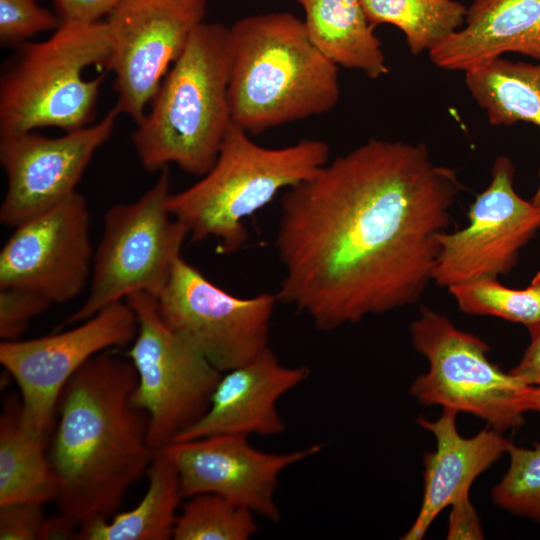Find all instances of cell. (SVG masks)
<instances>
[{
	"label": "cell",
	"mask_w": 540,
	"mask_h": 540,
	"mask_svg": "<svg viewBox=\"0 0 540 540\" xmlns=\"http://www.w3.org/2000/svg\"><path fill=\"white\" fill-rule=\"evenodd\" d=\"M145 495L133 509L78 528L79 540H168L173 538L182 497L177 470L163 450L156 451L146 472Z\"/></svg>",
	"instance_id": "7402d4cb"
},
{
	"label": "cell",
	"mask_w": 540,
	"mask_h": 540,
	"mask_svg": "<svg viewBox=\"0 0 540 540\" xmlns=\"http://www.w3.org/2000/svg\"><path fill=\"white\" fill-rule=\"evenodd\" d=\"M508 52L540 60V0H473L463 27L428 55L439 68L466 72Z\"/></svg>",
	"instance_id": "d6986e66"
},
{
	"label": "cell",
	"mask_w": 540,
	"mask_h": 540,
	"mask_svg": "<svg viewBox=\"0 0 540 540\" xmlns=\"http://www.w3.org/2000/svg\"><path fill=\"white\" fill-rule=\"evenodd\" d=\"M531 284H537L540 285V270L536 273V275L532 278Z\"/></svg>",
	"instance_id": "d590c367"
},
{
	"label": "cell",
	"mask_w": 540,
	"mask_h": 540,
	"mask_svg": "<svg viewBox=\"0 0 540 540\" xmlns=\"http://www.w3.org/2000/svg\"><path fill=\"white\" fill-rule=\"evenodd\" d=\"M457 414L453 409H443L437 420L423 416L417 419L435 437L436 448L424 455L423 499L413 525L402 537L404 540L423 539L437 516L453 503L469 498L477 477L508 453L513 444L489 426L473 437L461 436Z\"/></svg>",
	"instance_id": "ac0fdd59"
},
{
	"label": "cell",
	"mask_w": 540,
	"mask_h": 540,
	"mask_svg": "<svg viewBox=\"0 0 540 540\" xmlns=\"http://www.w3.org/2000/svg\"><path fill=\"white\" fill-rule=\"evenodd\" d=\"M228 44L231 119L250 135L328 113L339 102V67L293 14L240 19L229 27Z\"/></svg>",
	"instance_id": "3957f363"
},
{
	"label": "cell",
	"mask_w": 540,
	"mask_h": 540,
	"mask_svg": "<svg viewBox=\"0 0 540 540\" xmlns=\"http://www.w3.org/2000/svg\"><path fill=\"white\" fill-rule=\"evenodd\" d=\"M53 303L39 292L19 287L0 288V337L18 340L31 321Z\"/></svg>",
	"instance_id": "f1b7e54d"
},
{
	"label": "cell",
	"mask_w": 540,
	"mask_h": 540,
	"mask_svg": "<svg viewBox=\"0 0 540 540\" xmlns=\"http://www.w3.org/2000/svg\"><path fill=\"white\" fill-rule=\"evenodd\" d=\"M125 301L137 318L126 352L138 379L133 398L148 416V441L158 451L204 415L222 373L164 321L156 296L136 292Z\"/></svg>",
	"instance_id": "9c48e42d"
},
{
	"label": "cell",
	"mask_w": 540,
	"mask_h": 540,
	"mask_svg": "<svg viewBox=\"0 0 540 540\" xmlns=\"http://www.w3.org/2000/svg\"><path fill=\"white\" fill-rule=\"evenodd\" d=\"M137 381L128 357L104 351L71 377L60 396L49 458L59 482L58 514L76 528L118 512L156 453L148 416L134 402Z\"/></svg>",
	"instance_id": "7a4b0ae2"
},
{
	"label": "cell",
	"mask_w": 540,
	"mask_h": 540,
	"mask_svg": "<svg viewBox=\"0 0 540 540\" xmlns=\"http://www.w3.org/2000/svg\"><path fill=\"white\" fill-rule=\"evenodd\" d=\"M465 73V84L493 126L528 122L540 131V60L536 63L496 58ZM539 182L532 202L540 206Z\"/></svg>",
	"instance_id": "603a6c76"
},
{
	"label": "cell",
	"mask_w": 540,
	"mask_h": 540,
	"mask_svg": "<svg viewBox=\"0 0 540 540\" xmlns=\"http://www.w3.org/2000/svg\"><path fill=\"white\" fill-rule=\"evenodd\" d=\"M276 293L238 297L212 283L182 256L157 297L164 321L221 373L269 348Z\"/></svg>",
	"instance_id": "30bf717a"
},
{
	"label": "cell",
	"mask_w": 540,
	"mask_h": 540,
	"mask_svg": "<svg viewBox=\"0 0 540 540\" xmlns=\"http://www.w3.org/2000/svg\"><path fill=\"white\" fill-rule=\"evenodd\" d=\"M530 344L510 373L528 386H540V326L528 328Z\"/></svg>",
	"instance_id": "d6a6232c"
},
{
	"label": "cell",
	"mask_w": 540,
	"mask_h": 540,
	"mask_svg": "<svg viewBox=\"0 0 540 540\" xmlns=\"http://www.w3.org/2000/svg\"><path fill=\"white\" fill-rule=\"evenodd\" d=\"M93 258L88 204L76 191L14 227L0 251V288H26L66 303L87 285Z\"/></svg>",
	"instance_id": "9a60e30c"
},
{
	"label": "cell",
	"mask_w": 540,
	"mask_h": 540,
	"mask_svg": "<svg viewBox=\"0 0 540 540\" xmlns=\"http://www.w3.org/2000/svg\"><path fill=\"white\" fill-rule=\"evenodd\" d=\"M447 289L465 314L498 317L527 329L540 326V285L512 289L496 277H481Z\"/></svg>",
	"instance_id": "d4e9b609"
},
{
	"label": "cell",
	"mask_w": 540,
	"mask_h": 540,
	"mask_svg": "<svg viewBox=\"0 0 540 540\" xmlns=\"http://www.w3.org/2000/svg\"><path fill=\"white\" fill-rule=\"evenodd\" d=\"M208 0H120L106 17L116 107L137 124L205 20Z\"/></svg>",
	"instance_id": "7c38bea8"
},
{
	"label": "cell",
	"mask_w": 540,
	"mask_h": 540,
	"mask_svg": "<svg viewBox=\"0 0 540 540\" xmlns=\"http://www.w3.org/2000/svg\"><path fill=\"white\" fill-rule=\"evenodd\" d=\"M46 437L26 421L21 399H5L0 417V505L56 501L59 482L45 453Z\"/></svg>",
	"instance_id": "44dd1931"
},
{
	"label": "cell",
	"mask_w": 540,
	"mask_h": 540,
	"mask_svg": "<svg viewBox=\"0 0 540 540\" xmlns=\"http://www.w3.org/2000/svg\"><path fill=\"white\" fill-rule=\"evenodd\" d=\"M169 187L165 167L137 200L107 210L87 298L63 326L78 324L136 292L161 294L189 237L186 226L167 207Z\"/></svg>",
	"instance_id": "52a82bcc"
},
{
	"label": "cell",
	"mask_w": 540,
	"mask_h": 540,
	"mask_svg": "<svg viewBox=\"0 0 540 540\" xmlns=\"http://www.w3.org/2000/svg\"><path fill=\"white\" fill-rule=\"evenodd\" d=\"M75 325L51 335L0 343V363L20 390L24 417L46 438L71 377L97 354L130 345L137 334L136 314L125 300Z\"/></svg>",
	"instance_id": "8fae6325"
},
{
	"label": "cell",
	"mask_w": 540,
	"mask_h": 540,
	"mask_svg": "<svg viewBox=\"0 0 540 540\" xmlns=\"http://www.w3.org/2000/svg\"><path fill=\"white\" fill-rule=\"evenodd\" d=\"M515 168L507 156H498L491 181L477 195L468 212V225L441 234L433 281L447 287L481 277L508 274L520 250L540 230V206L514 188Z\"/></svg>",
	"instance_id": "4fadbf2b"
},
{
	"label": "cell",
	"mask_w": 540,
	"mask_h": 540,
	"mask_svg": "<svg viewBox=\"0 0 540 540\" xmlns=\"http://www.w3.org/2000/svg\"><path fill=\"white\" fill-rule=\"evenodd\" d=\"M44 505L37 502L0 505V539L42 540L47 520Z\"/></svg>",
	"instance_id": "f546056e"
},
{
	"label": "cell",
	"mask_w": 540,
	"mask_h": 540,
	"mask_svg": "<svg viewBox=\"0 0 540 540\" xmlns=\"http://www.w3.org/2000/svg\"><path fill=\"white\" fill-rule=\"evenodd\" d=\"M174 526V540H248L258 530L255 514L215 494L188 498Z\"/></svg>",
	"instance_id": "484cf974"
},
{
	"label": "cell",
	"mask_w": 540,
	"mask_h": 540,
	"mask_svg": "<svg viewBox=\"0 0 540 540\" xmlns=\"http://www.w3.org/2000/svg\"><path fill=\"white\" fill-rule=\"evenodd\" d=\"M527 404L529 411L540 412V386H529L527 390Z\"/></svg>",
	"instance_id": "e575fe53"
},
{
	"label": "cell",
	"mask_w": 540,
	"mask_h": 540,
	"mask_svg": "<svg viewBox=\"0 0 540 540\" xmlns=\"http://www.w3.org/2000/svg\"><path fill=\"white\" fill-rule=\"evenodd\" d=\"M120 0H53L61 22H96L107 17Z\"/></svg>",
	"instance_id": "4dcf8cb0"
},
{
	"label": "cell",
	"mask_w": 540,
	"mask_h": 540,
	"mask_svg": "<svg viewBox=\"0 0 540 540\" xmlns=\"http://www.w3.org/2000/svg\"><path fill=\"white\" fill-rule=\"evenodd\" d=\"M329 154L320 139L261 146L232 123L209 171L190 187L170 193L167 207L186 226L191 241L215 238L220 252L232 253L247 239L244 220L312 176Z\"/></svg>",
	"instance_id": "5b68a950"
},
{
	"label": "cell",
	"mask_w": 540,
	"mask_h": 540,
	"mask_svg": "<svg viewBox=\"0 0 540 540\" xmlns=\"http://www.w3.org/2000/svg\"><path fill=\"white\" fill-rule=\"evenodd\" d=\"M15 48L0 78V135L92 124L104 73L85 79L84 71L106 67V20L61 22L49 38Z\"/></svg>",
	"instance_id": "8992f818"
},
{
	"label": "cell",
	"mask_w": 540,
	"mask_h": 540,
	"mask_svg": "<svg viewBox=\"0 0 540 540\" xmlns=\"http://www.w3.org/2000/svg\"><path fill=\"white\" fill-rule=\"evenodd\" d=\"M450 507L447 539L483 538L479 517L470 501V497L461 499Z\"/></svg>",
	"instance_id": "1f68e13d"
},
{
	"label": "cell",
	"mask_w": 540,
	"mask_h": 540,
	"mask_svg": "<svg viewBox=\"0 0 540 540\" xmlns=\"http://www.w3.org/2000/svg\"><path fill=\"white\" fill-rule=\"evenodd\" d=\"M370 24H392L405 35L414 55L429 52L460 29L467 9L455 0H361Z\"/></svg>",
	"instance_id": "cb8c5ba5"
},
{
	"label": "cell",
	"mask_w": 540,
	"mask_h": 540,
	"mask_svg": "<svg viewBox=\"0 0 540 540\" xmlns=\"http://www.w3.org/2000/svg\"><path fill=\"white\" fill-rule=\"evenodd\" d=\"M321 449V444H315L287 453H267L253 447L246 436L213 435L172 442L162 450L177 470L183 498L219 495L278 523L281 513L275 492L280 475Z\"/></svg>",
	"instance_id": "2e32d148"
},
{
	"label": "cell",
	"mask_w": 540,
	"mask_h": 540,
	"mask_svg": "<svg viewBox=\"0 0 540 540\" xmlns=\"http://www.w3.org/2000/svg\"><path fill=\"white\" fill-rule=\"evenodd\" d=\"M463 185L427 147L370 139L282 195L278 302L334 330L417 303Z\"/></svg>",
	"instance_id": "6da1fadb"
},
{
	"label": "cell",
	"mask_w": 540,
	"mask_h": 540,
	"mask_svg": "<svg viewBox=\"0 0 540 540\" xmlns=\"http://www.w3.org/2000/svg\"><path fill=\"white\" fill-rule=\"evenodd\" d=\"M410 333L428 361L410 387L419 403L473 414L499 432L523 424L529 386L489 359L487 343L428 308H421Z\"/></svg>",
	"instance_id": "ba28073f"
},
{
	"label": "cell",
	"mask_w": 540,
	"mask_h": 540,
	"mask_svg": "<svg viewBox=\"0 0 540 540\" xmlns=\"http://www.w3.org/2000/svg\"><path fill=\"white\" fill-rule=\"evenodd\" d=\"M120 110L97 123L48 137L35 131L0 135V164L7 188L0 222L7 227L42 214L76 192L96 151L111 137Z\"/></svg>",
	"instance_id": "5bb4252c"
},
{
	"label": "cell",
	"mask_w": 540,
	"mask_h": 540,
	"mask_svg": "<svg viewBox=\"0 0 540 540\" xmlns=\"http://www.w3.org/2000/svg\"><path fill=\"white\" fill-rule=\"evenodd\" d=\"M510 464L492 488L493 502L500 508L540 523V442L532 448L512 444Z\"/></svg>",
	"instance_id": "4316f807"
},
{
	"label": "cell",
	"mask_w": 540,
	"mask_h": 540,
	"mask_svg": "<svg viewBox=\"0 0 540 540\" xmlns=\"http://www.w3.org/2000/svg\"><path fill=\"white\" fill-rule=\"evenodd\" d=\"M309 374L308 367L283 365L269 347L250 362L222 373L204 415L173 442L213 435L281 434L286 425L277 403Z\"/></svg>",
	"instance_id": "e0dca14e"
},
{
	"label": "cell",
	"mask_w": 540,
	"mask_h": 540,
	"mask_svg": "<svg viewBox=\"0 0 540 540\" xmlns=\"http://www.w3.org/2000/svg\"><path fill=\"white\" fill-rule=\"evenodd\" d=\"M304 10L307 34L338 67L358 70L371 79L389 72L382 44L361 0H295Z\"/></svg>",
	"instance_id": "ffe728a7"
},
{
	"label": "cell",
	"mask_w": 540,
	"mask_h": 540,
	"mask_svg": "<svg viewBox=\"0 0 540 540\" xmlns=\"http://www.w3.org/2000/svg\"><path fill=\"white\" fill-rule=\"evenodd\" d=\"M229 28L201 23L163 78L131 143L142 167L170 164L203 176L214 164L232 125L228 100Z\"/></svg>",
	"instance_id": "277c9868"
},
{
	"label": "cell",
	"mask_w": 540,
	"mask_h": 540,
	"mask_svg": "<svg viewBox=\"0 0 540 540\" xmlns=\"http://www.w3.org/2000/svg\"><path fill=\"white\" fill-rule=\"evenodd\" d=\"M39 0H0V43L16 47L35 35L55 31L61 24L56 14Z\"/></svg>",
	"instance_id": "83f0119b"
},
{
	"label": "cell",
	"mask_w": 540,
	"mask_h": 540,
	"mask_svg": "<svg viewBox=\"0 0 540 540\" xmlns=\"http://www.w3.org/2000/svg\"><path fill=\"white\" fill-rule=\"evenodd\" d=\"M78 528L68 523L59 514L47 517L42 540L77 539Z\"/></svg>",
	"instance_id": "836d02e7"
}]
</instances>
